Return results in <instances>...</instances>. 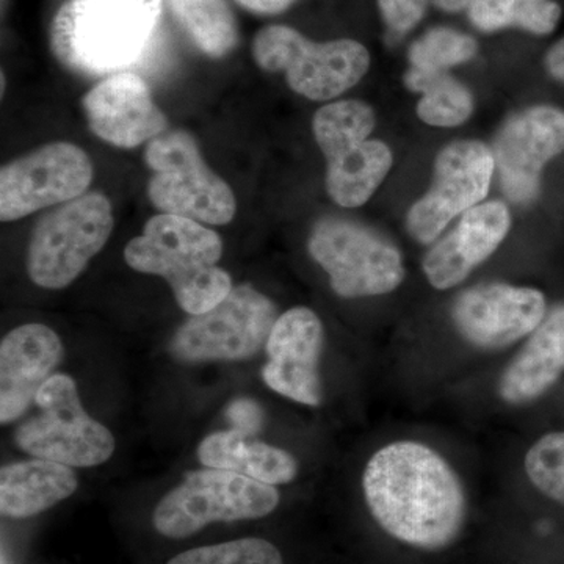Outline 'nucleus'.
Returning <instances> with one entry per match:
<instances>
[{
	"mask_svg": "<svg viewBox=\"0 0 564 564\" xmlns=\"http://www.w3.org/2000/svg\"><path fill=\"white\" fill-rule=\"evenodd\" d=\"M367 508L399 543L443 551L466 522L462 478L440 452L419 441H393L375 452L362 474Z\"/></svg>",
	"mask_w": 564,
	"mask_h": 564,
	"instance_id": "f257e3e1",
	"label": "nucleus"
},
{
	"mask_svg": "<svg viewBox=\"0 0 564 564\" xmlns=\"http://www.w3.org/2000/svg\"><path fill=\"white\" fill-rule=\"evenodd\" d=\"M165 0H66L51 22L52 54L74 73L107 76L135 63Z\"/></svg>",
	"mask_w": 564,
	"mask_h": 564,
	"instance_id": "f03ea898",
	"label": "nucleus"
},
{
	"mask_svg": "<svg viewBox=\"0 0 564 564\" xmlns=\"http://www.w3.org/2000/svg\"><path fill=\"white\" fill-rule=\"evenodd\" d=\"M223 240L203 223L158 214L143 232L126 245L124 261L135 272L169 282L182 311L199 315L214 310L232 291V280L218 262Z\"/></svg>",
	"mask_w": 564,
	"mask_h": 564,
	"instance_id": "7ed1b4c3",
	"label": "nucleus"
},
{
	"mask_svg": "<svg viewBox=\"0 0 564 564\" xmlns=\"http://www.w3.org/2000/svg\"><path fill=\"white\" fill-rule=\"evenodd\" d=\"M143 159L152 172L148 198L162 214L212 226L228 225L236 217L232 188L204 161L191 132L173 129L155 137L147 144Z\"/></svg>",
	"mask_w": 564,
	"mask_h": 564,
	"instance_id": "20e7f679",
	"label": "nucleus"
},
{
	"mask_svg": "<svg viewBox=\"0 0 564 564\" xmlns=\"http://www.w3.org/2000/svg\"><path fill=\"white\" fill-rule=\"evenodd\" d=\"M252 58L267 73H284L289 87L311 101H328L366 76L369 51L358 41L313 43L288 25H267L252 40Z\"/></svg>",
	"mask_w": 564,
	"mask_h": 564,
	"instance_id": "39448f33",
	"label": "nucleus"
},
{
	"mask_svg": "<svg viewBox=\"0 0 564 564\" xmlns=\"http://www.w3.org/2000/svg\"><path fill=\"white\" fill-rule=\"evenodd\" d=\"M113 226V209L102 193L88 192L61 204L31 234L29 278L50 291L68 288L109 242Z\"/></svg>",
	"mask_w": 564,
	"mask_h": 564,
	"instance_id": "423d86ee",
	"label": "nucleus"
},
{
	"mask_svg": "<svg viewBox=\"0 0 564 564\" xmlns=\"http://www.w3.org/2000/svg\"><path fill=\"white\" fill-rule=\"evenodd\" d=\"M272 485L231 470H195L155 507V530L172 540L192 536L214 522L251 521L272 514L280 505Z\"/></svg>",
	"mask_w": 564,
	"mask_h": 564,
	"instance_id": "0eeeda50",
	"label": "nucleus"
},
{
	"mask_svg": "<svg viewBox=\"0 0 564 564\" xmlns=\"http://www.w3.org/2000/svg\"><path fill=\"white\" fill-rule=\"evenodd\" d=\"M40 414L22 423L17 444L33 458L95 467L109 462L115 437L82 406L77 386L68 375H52L35 400Z\"/></svg>",
	"mask_w": 564,
	"mask_h": 564,
	"instance_id": "6e6552de",
	"label": "nucleus"
},
{
	"mask_svg": "<svg viewBox=\"0 0 564 564\" xmlns=\"http://www.w3.org/2000/svg\"><path fill=\"white\" fill-rule=\"evenodd\" d=\"M307 251L343 299L386 295L404 280L400 251L359 223L323 218L311 232Z\"/></svg>",
	"mask_w": 564,
	"mask_h": 564,
	"instance_id": "1a4fd4ad",
	"label": "nucleus"
},
{
	"mask_svg": "<svg viewBox=\"0 0 564 564\" xmlns=\"http://www.w3.org/2000/svg\"><path fill=\"white\" fill-rule=\"evenodd\" d=\"M276 321L269 296L251 284L236 285L214 310L192 315L174 333L170 350L182 362L251 358L265 347Z\"/></svg>",
	"mask_w": 564,
	"mask_h": 564,
	"instance_id": "9d476101",
	"label": "nucleus"
},
{
	"mask_svg": "<svg viewBox=\"0 0 564 564\" xmlns=\"http://www.w3.org/2000/svg\"><path fill=\"white\" fill-rule=\"evenodd\" d=\"M87 152L55 141L7 163L0 170V221L21 220L35 212L79 198L91 185Z\"/></svg>",
	"mask_w": 564,
	"mask_h": 564,
	"instance_id": "9b49d317",
	"label": "nucleus"
},
{
	"mask_svg": "<svg viewBox=\"0 0 564 564\" xmlns=\"http://www.w3.org/2000/svg\"><path fill=\"white\" fill-rule=\"evenodd\" d=\"M496 170L494 152L481 141L448 144L437 155L432 188L411 207L408 231L419 243H432L458 215L488 195Z\"/></svg>",
	"mask_w": 564,
	"mask_h": 564,
	"instance_id": "f8f14e48",
	"label": "nucleus"
},
{
	"mask_svg": "<svg viewBox=\"0 0 564 564\" xmlns=\"http://www.w3.org/2000/svg\"><path fill=\"white\" fill-rule=\"evenodd\" d=\"M545 315L547 303L543 292L503 282L464 291L452 310L463 339L480 350H500L525 339Z\"/></svg>",
	"mask_w": 564,
	"mask_h": 564,
	"instance_id": "ddd939ff",
	"label": "nucleus"
},
{
	"mask_svg": "<svg viewBox=\"0 0 564 564\" xmlns=\"http://www.w3.org/2000/svg\"><path fill=\"white\" fill-rule=\"evenodd\" d=\"M564 151V111L540 106L514 115L500 129L494 159L505 195L533 202L545 163Z\"/></svg>",
	"mask_w": 564,
	"mask_h": 564,
	"instance_id": "4468645a",
	"label": "nucleus"
},
{
	"mask_svg": "<svg viewBox=\"0 0 564 564\" xmlns=\"http://www.w3.org/2000/svg\"><path fill=\"white\" fill-rule=\"evenodd\" d=\"M88 128L98 139L133 150L169 131V118L139 74L120 70L104 77L80 101Z\"/></svg>",
	"mask_w": 564,
	"mask_h": 564,
	"instance_id": "2eb2a0df",
	"label": "nucleus"
},
{
	"mask_svg": "<svg viewBox=\"0 0 564 564\" xmlns=\"http://www.w3.org/2000/svg\"><path fill=\"white\" fill-rule=\"evenodd\" d=\"M323 348V325L310 307L285 311L274 322L267 340L262 378L272 391L292 402L318 406L322 381L318 372Z\"/></svg>",
	"mask_w": 564,
	"mask_h": 564,
	"instance_id": "dca6fc26",
	"label": "nucleus"
},
{
	"mask_svg": "<svg viewBox=\"0 0 564 564\" xmlns=\"http://www.w3.org/2000/svg\"><path fill=\"white\" fill-rule=\"evenodd\" d=\"M63 358L58 334L41 323L11 329L0 344V422L17 421Z\"/></svg>",
	"mask_w": 564,
	"mask_h": 564,
	"instance_id": "f3484780",
	"label": "nucleus"
},
{
	"mask_svg": "<svg viewBox=\"0 0 564 564\" xmlns=\"http://www.w3.org/2000/svg\"><path fill=\"white\" fill-rule=\"evenodd\" d=\"M510 226V212L503 203L478 204L467 210L423 258L426 280L437 291L455 288L500 247Z\"/></svg>",
	"mask_w": 564,
	"mask_h": 564,
	"instance_id": "a211bd4d",
	"label": "nucleus"
},
{
	"mask_svg": "<svg viewBox=\"0 0 564 564\" xmlns=\"http://www.w3.org/2000/svg\"><path fill=\"white\" fill-rule=\"evenodd\" d=\"M564 375V304L555 306L508 364L499 395L508 404H527L551 391Z\"/></svg>",
	"mask_w": 564,
	"mask_h": 564,
	"instance_id": "6ab92c4d",
	"label": "nucleus"
},
{
	"mask_svg": "<svg viewBox=\"0 0 564 564\" xmlns=\"http://www.w3.org/2000/svg\"><path fill=\"white\" fill-rule=\"evenodd\" d=\"M79 480L66 464L35 458L0 470V511L25 519L43 513L76 492Z\"/></svg>",
	"mask_w": 564,
	"mask_h": 564,
	"instance_id": "aec40b11",
	"label": "nucleus"
},
{
	"mask_svg": "<svg viewBox=\"0 0 564 564\" xmlns=\"http://www.w3.org/2000/svg\"><path fill=\"white\" fill-rule=\"evenodd\" d=\"M328 162L326 191L337 206L355 209L372 198L392 169V152L378 140L345 141L323 152Z\"/></svg>",
	"mask_w": 564,
	"mask_h": 564,
	"instance_id": "412c9836",
	"label": "nucleus"
},
{
	"mask_svg": "<svg viewBox=\"0 0 564 564\" xmlns=\"http://www.w3.org/2000/svg\"><path fill=\"white\" fill-rule=\"evenodd\" d=\"M196 455L210 469L231 470L272 486L291 484L299 475V462L289 452L237 430L210 434Z\"/></svg>",
	"mask_w": 564,
	"mask_h": 564,
	"instance_id": "4be33fe9",
	"label": "nucleus"
},
{
	"mask_svg": "<svg viewBox=\"0 0 564 564\" xmlns=\"http://www.w3.org/2000/svg\"><path fill=\"white\" fill-rule=\"evenodd\" d=\"M174 21L210 58L231 54L239 43V25L228 0H166Z\"/></svg>",
	"mask_w": 564,
	"mask_h": 564,
	"instance_id": "5701e85b",
	"label": "nucleus"
},
{
	"mask_svg": "<svg viewBox=\"0 0 564 564\" xmlns=\"http://www.w3.org/2000/svg\"><path fill=\"white\" fill-rule=\"evenodd\" d=\"M411 91L421 93L417 115L426 124L455 128L469 120L474 110L470 91L445 73L413 68L404 76Z\"/></svg>",
	"mask_w": 564,
	"mask_h": 564,
	"instance_id": "b1692460",
	"label": "nucleus"
},
{
	"mask_svg": "<svg viewBox=\"0 0 564 564\" xmlns=\"http://www.w3.org/2000/svg\"><path fill=\"white\" fill-rule=\"evenodd\" d=\"M373 128L372 107L356 99L328 104L317 110L313 120L315 141L322 152L344 141L369 140Z\"/></svg>",
	"mask_w": 564,
	"mask_h": 564,
	"instance_id": "393cba45",
	"label": "nucleus"
},
{
	"mask_svg": "<svg viewBox=\"0 0 564 564\" xmlns=\"http://www.w3.org/2000/svg\"><path fill=\"white\" fill-rule=\"evenodd\" d=\"M524 469L538 491L564 507V432L534 441L525 454Z\"/></svg>",
	"mask_w": 564,
	"mask_h": 564,
	"instance_id": "a878e982",
	"label": "nucleus"
},
{
	"mask_svg": "<svg viewBox=\"0 0 564 564\" xmlns=\"http://www.w3.org/2000/svg\"><path fill=\"white\" fill-rule=\"evenodd\" d=\"M477 54V43L469 35L452 29H434L415 41L410 51L413 68L445 73L452 66L469 62Z\"/></svg>",
	"mask_w": 564,
	"mask_h": 564,
	"instance_id": "bb28decb",
	"label": "nucleus"
},
{
	"mask_svg": "<svg viewBox=\"0 0 564 564\" xmlns=\"http://www.w3.org/2000/svg\"><path fill=\"white\" fill-rule=\"evenodd\" d=\"M166 564H284V560L270 541L243 538L182 552Z\"/></svg>",
	"mask_w": 564,
	"mask_h": 564,
	"instance_id": "cd10ccee",
	"label": "nucleus"
},
{
	"mask_svg": "<svg viewBox=\"0 0 564 564\" xmlns=\"http://www.w3.org/2000/svg\"><path fill=\"white\" fill-rule=\"evenodd\" d=\"M562 10L551 0H516L513 24L525 31L545 35L554 31Z\"/></svg>",
	"mask_w": 564,
	"mask_h": 564,
	"instance_id": "c85d7f7f",
	"label": "nucleus"
},
{
	"mask_svg": "<svg viewBox=\"0 0 564 564\" xmlns=\"http://www.w3.org/2000/svg\"><path fill=\"white\" fill-rule=\"evenodd\" d=\"M516 0H474L469 18L475 28L492 32L514 22Z\"/></svg>",
	"mask_w": 564,
	"mask_h": 564,
	"instance_id": "c756f323",
	"label": "nucleus"
},
{
	"mask_svg": "<svg viewBox=\"0 0 564 564\" xmlns=\"http://www.w3.org/2000/svg\"><path fill=\"white\" fill-rule=\"evenodd\" d=\"M381 14L393 32L404 33L425 17L426 0H378Z\"/></svg>",
	"mask_w": 564,
	"mask_h": 564,
	"instance_id": "7c9ffc66",
	"label": "nucleus"
},
{
	"mask_svg": "<svg viewBox=\"0 0 564 564\" xmlns=\"http://www.w3.org/2000/svg\"><path fill=\"white\" fill-rule=\"evenodd\" d=\"M229 422L237 432L252 436L262 429L263 413L261 406L252 400L240 399L229 404L226 411Z\"/></svg>",
	"mask_w": 564,
	"mask_h": 564,
	"instance_id": "2f4dec72",
	"label": "nucleus"
},
{
	"mask_svg": "<svg viewBox=\"0 0 564 564\" xmlns=\"http://www.w3.org/2000/svg\"><path fill=\"white\" fill-rule=\"evenodd\" d=\"M236 2L250 13L269 17V14H280L288 10L296 0H236Z\"/></svg>",
	"mask_w": 564,
	"mask_h": 564,
	"instance_id": "473e14b6",
	"label": "nucleus"
},
{
	"mask_svg": "<svg viewBox=\"0 0 564 564\" xmlns=\"http://www.w3.org/2000/svg\"><path fill=\"white\" fill-rule=\"evenodd\" d=\"M545 68L552 77L564 82V39L549 51L547 57H545Z\"/></svg>",
	"mask_w": 564,
	"mask_h": 564,
	"instance_id": "72a5a7b5",
	"label": "nucleus"
},
{
	"mask_svg": "<svg viewBox=\"0 0 564 564\" xmlns=\"http://www.w3.org/2000/svg\"><path fill=\"white\" fill-rule=\"evenodd\" d=\"M474 0H436L437 6L447 11H459L470 7Z\"/></svg>",
	"mask_w": 564,
	"mask_h": 564,
	"instance_id": "f704fd0d",
	"label": "nucleus"
}]
</instances>
